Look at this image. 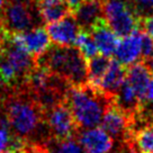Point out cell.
I'll return each instance as SVG.
<instances>
[{
    "mask_svg": "<svg viewBox=\"0 0 153 153\" xmlns=\"http://www.w3.org/2000/svg\"><path fill=\"white\" fill-rule=\"evenodd\" d=\"M108 153H110V152H108Z\"/></svg>",
    "mask_w": 153,
    "mask_h": 153,
    "instance_id": "cell-31",
    "label": "cell"
},
{
    "mask_svg": "<svg viewBox=\"0 0 153 153\" xmlns=\"http://www.w3.org/2000/svg\"><path fill=\"white\" fill-rule=\"evenodd\" d=\"M108 96L89 83L70 86L65 92V102L79 127L89 128L98 126L106 107L113 101Z\"/></svg>",
    "mask_w": 153,
    "mask_h": 153,
    "instance_id": "cell-2",
    "label": "cell"
},
{
    "mask_svg": "<svg viewBox=\"0 0 153 153\" xmlns=\"http://www.w3.org/2000/svg\"><path fill=\"white\" fill-rule=\"evenodd\" d=\"M35 0H5L0 11V35L10 36L42 25Z\"/></svg>",
    "mask_w": 153,
    "mask_h": 153,
    "instance_id": "cell-4",
    "label": "cell"
},
{
    "mask_svg": "<svg viewBox=\"0 0 153 153\" xmlns=\"http://www.w3.org/2000/svg\"><path fill=\"white\" fill-rule=\"evenodd\" d=\"M2 39H4V37L0 36V54H1V51H2Z\"/></svg>",
    "mask_w": 153,
    "mask_h": 153,
    "instance_id": "cell-28",
    "label": "cell"
},
{
    "mask_svg": "<svg viewBox=\"0 0 153 153\" xmlns=\"http://www.w3.org/2000/svg\"><path fill=\"white\" fill-rule=\"evenodd\" d=\"M10 38L13 39L14 43L23 48L25 51H27L35 60L42 56L52 46V41L43 25L35 26L23 33L10 35Z\"/></svg>",
    "mask_w": 153,
    "mask_h": 153,
    "instance_id": "cell-8",
    "label": "cell"
},
{
    "mask_svg": "<svg viewBox=\"0 0 153 153\" xmlns=\"http://www.w3.org/2000/svg\"><path fill=\"white\" fill-rule=\"evenodd\" d=\"M10 127L9 125L0 124V153H2L8 148L10 141Z\"/></svg>",
    "mask_w": 153,
    "mask_h": 153,
    "instance_id": "cell-23",
    "label": "cell"
},
{
    "mask_svg": "<svg viewBox=\"0 0 153 153\" xmlns=\"http://www.w3.org/2000/svg\"><path fill=\"white\" fill-rule=\"evenodd\" d=\"M126 80L136 92L141 104H143L148 87L152 81V74L148 64L139 61L131 64L129 69L126 71Z\"/></svg>",
    "mask_w": 153,
    "mask_h": 153,
    "instance_id": "cell-14",
    "label": "cell"
},
{
    "mask_svg": "<svg viewBox=\"0 0 153 153\" xmlns=\"http://www.w3.org/2000/svg\"><path fill=\"white\" fill-rule=\"evenodd\" d=\"M151 9H153V0H152V6H151Z\"/></svg>",
    "mask_w": 153,
    "mask_h": 153,
    "instance_id": "cell-30",
    "label": "cell"
},
{
    "mask_svg": "<svg viewBox=\"0 0 153 153\" xmlns=\"http://www.w3.org/2000/svg\"><path fill=\"white\" fill-rule=\"evenodd\" d=\"M132 120L133 118L116 105L113 98V101L106 107L100 124L102 128L113 139L120 142V141L131 140Z\"/></svg>",
    "mask_w": 153,
    "mask_h": 153,
    "instance_id": "cell-7",
    "label": "cell"
},
{
    "mask_svg": "<svg viewBox=\"0 0 153 153\" xmlns=\"http://www.w3.org/2000/svg\"><path fill=\"white\" fill-rule=\"evenodd\" d=\"M46 30L54 45L72 46L76 43L80 27L78 26L73 14L71 13L63 18L48 24Z\"/></svg>",
    "mask_w": 153,
    "mask_h": 153,
    "instance_id": "cell-10",
    "label": "cell"
},
{
    "mask_svg": "<svg viewBox=\"0 0 153 153\" xmlns=\"http://www.w3.org/2000/svg\"><path fill=\"white\" fill-rule=\"evenodd\" d=\"M44 120L52 139L65 140L76 137L79 131V126L76 125V120L65 100L45 110Z\"/></svg>",
    "mask_w": 153,
    "mask_h": 153,
    "instance_id": "cell-6",
    "label": "cell"
},
{
    "mask_svg": "<svg viewBox=\"0 0 153 153\" xmlns=\"http://www.w3.org/2000/svg\"><path fill=\"white\" fill-rule=\"evenodd\" d=\"M48 153H87L76 137L65 140L50 139L44 143Z\"/></svg>",
    "mask_w": 153,
    "mask_h": 153,
    "instance_id": "cell-20",
    "label": "cell"
},
{
    "mask_svg": "<svg viewBox=\"0 0 153 153\" xmlns=\"http://www.w3.org/2000/svg\"><path fill=\"white\" fill-rule=\"evenodd\" d=\"M87 83L98 89L99 83L110 64L109 56L95 55L87 60Z\"/></svg>",
    "mask_w": 153,
    "mask_h": 153,
    "instance_id": "cell-18",
    "label": "cell"
},
{
    "mask_svg": "<svg viewBox=\"0 0 153 153\" xmlns=\"http://www.w3.org/2000/svg\"><path fill=\"white\" fill-rule=\"evenodd\" d=\"M87 60L76 46L54 45L42 56L36 59V63L62 78L70 86L87 83Z\"/></svg>",
    "mask_w": 153,
    "mask_h": 153,
    "instance_id": "cell-3",
    "label": "cell"
},
{
    "mask_svg": "<svg viewBox=\"0 0 153 153\" xmlns=\"http://www.w3.org/2000/svg\"><path fill=\"white\" fill-rule=\"evenodd\" d=\"M38 15L43 24H50L71 14L72 9L65 0H35Z\"/></svg>",
    "mask_w": 153,
    "mask_h": 153,
    "instance_id": "cell-16",
    "label": "cell"
},
{
    "mask_svg": "<svg viewBox=\"0 0 153 153\" xmlns=\"http://www.w3.org/2000/svg\"><path fill=\"white\" fill-rule=\"evenodd\" d=\"M4 4H5V0H0V11H1V9H2Z\"/></svg>",
    "mask_w": 153,
    "mask_h": 153,
    "instance_id": "cell-29",
    "label": "cell"
},
{
    "mask_svg": "<svg viewBox=\"0 0 153 153\" xmlns=\"http://www.w3.org/2000/svg\"><path fill=\"white\" fill-rule=\"evenodd\" d=\"M2 153H22L20 151H17V150H13V149H9V150H5Z\"/></svg>",
    "mask_w": 153,
    "mask_h": 153,
    "instance_id": "cell-27",
    "label": "cell"
},
{
    "mask_svg": "<svg viewBox=\"0 0 153 153\" xmlns=\"http://www.w3.org/2000/svg\"><path fill=\"white\" fill-rule=\"evenodd\" d=\"M89 33L95 41L98 52L106 56H111L114 54L120 39L114 33V30L109 27V25L107 24L105 18L99 19L89 29Z\"/></svg>",
    "mask_w": 153,
    "mask_h": 153,
    "instance_id": "cell-12",
    "label": "cell"
},
{
    "mask_svg": "<svg viewBox=\"0 0 153 153\" xmlns=\"http://www.w3.org/2000/svg\"><path fill=\"white\" fill-rule=\"evenodd\" d=\"M82 0H65V2H67L68 5H69V7L71 8L72 10L76 8V6L79 5L80 2H81Z\"/></svg>",
    "mask_w": 153,
    "mask_h": 153,
    "instance_id": "cell-25",
    "label": "cell"
},
{
    "mask_svg": "<svg viewBox=\"0 0 153 153\" xmlns=\"http://www.w3.org/2000/svg\"><path fill=\"white\" fill-rule=\"evenodd\" d=\"M148 61L149 62L146 63V64H148L149 69H150V71H151V74H152V76H153V56L151 57V59H149Z\"/></svg>",
    "mask_w": 153,
    "mask_h": 153,
    "instance_id": "cell-26",
    "label": "cell"
},
{
    "mask_svg": "<svg viewBox=\"0 0 153 153\" xmlns=\"http://www.w3.org/2000/svg\"><path fill=\"white\" fill-rule=\"evenodd\" d=\"M105 0H82L72 10L73 17L80 29L88 30L99 20L104 18Z\"/></svg>",
    "mask_w": 153,
    "mask_h": 153,
    "instance_id": "cell-11",
    "label": "cell"
},
{
    "mask_svg": "<svg viewBox=\"0 0 153 153\" xmlns=\"http://www.w3.org/2000/svg\"><path fill=\"white\" fill-rule=\"evenodd\" d=\"M126 79V69L117 60H110V64L101 79L98 89L108 96H115Z\"/></svg>",
    "mask_w": 153,
    "mask_h": 153,
    "instance_id": "cell-15",
    "label": "cell"
},
{
    "mask_svg": "<svg viewBox=\"0 0 153 153\" xmlns=\"http://www.w3.org/2000/svg\"><path fill=\"white\" fill-rule=\"evenodd\" d=\"M76 139L87 153H108L114 148V139L102 127L94 126L78 131Z\"/></svg>",
    "mask_w": 153,
    "mask_h": 153,
    "instance_id": "cell-9",
    "label": "cell"
},
{
    "mask_svg": "<svg viewBox=\"0 0 153 153\" xmlns=\"http://www.w3.org/2000/svg\"><path fill=\"white\" fill-rule=\"evenodd\" d=\"M131 141L137 153H153V123H149L133 129Z\"/></svg>",
    "mask_w": 153,
    "mask_h": 153,
    "instance_id": "cell-19",
    "label": "cell"
},
{
    "mask_svg": "<svg viewBox=\"0 0 153 153\" xmlns=\"http://www.w3.org/2000/svg\"><path fill=\"white\" fill-rule=\"evenodd\" d=\"M140 27H142V28H143V32L149 34V35L153 38V15L145 16V17L141 16Z\"/></svg>",
    "mask_w": 153,
    "mask_h": 153,
    "instance_id": "cell-24",
    "label": "cell"
},
{
    "mask_svg": "<svg viewBox=\"0 0 153 153\" xmlns=\"http://www.w3.org/2000/svg\"><path fill=\"white\" fill-rule=\"evenodd\" d=\"M116 60L123 65H131L137 62L142 57L141 55V32L134 30L123 37L122 41H118V44L115 50Z\"/></svg>",
    "mask_w": 153,
    "mask_h": 153,
    "instance_id": "cell-13",
    "label": "cell"
},
{
    "mask_svg": "<svg viewBox=\"0 0 153 153\" xmlns=\"http://www.w3.org/2000/svg\"><path fill=\"white\" fill-rule=\"evenodd\" d=\"M104 18L118 37H124L140 27L141 15L136 6L126 0H105Z\"/></svg>",
    "mask_w": 153,
    "mask_h": 153,
    "instance_id": "cell-5",
    "label": "cell"
},
{
    "mask_svg": "<svg viewBox=\"0 0 153 153\" xmlns=\"http://www.w3.org/2000/svg\"><path fill=\"white\" fill-rule=\"evenodd\" d=\"M114 102L124 110L126 114L129 115L132 118L137 115L140 108L142 106L136 92L134 91V89L126 79L122 83V86L120 87L117 92L115 94Z\"/></svg>",
    "mask_w": 153,
    "mask_h": 153,
    "instance_id": "cell-17",
    "label": "cell"
},
{
    "mask_svg": "<svg viewBox=\"0 0 153 153\" xmlns=\"http://www.w3.org/2000/svg\"><path fill=\"white\" fill-rule=\"evenodd\" d=\"M74 45L86 60H89L92 56L97 55L98 53V50H97V46H96V43L91 34L85 29L79 30Z\"/></svg>",
    "mask_w": 153,
    "mask_h": 153,
    "instance_id": "cell-21",
    "label": "cell"
},
{
    "mask_svg": "<svg viewBox=\"0 0 153 153\" xmlns=\"http://www.w3.org/2000/svg\"><path fill=\"white\" fill-rule=\"evenodd\" d=\"M14 90V94L4 101L2 109L10 129L17 136L44 144L51 137V134L44 120L43 110L23 86Z\"/></svg>",
    "mask_w": 153,
    "mask_h": 153,
    "instance_id": "cell-1",
    "label": "cell"
},
{
    "mask_svg": "<svg viewBox=\"0 0 153 153\" xmlns=\"http://www.w3.org/2000/svg\"><path fill=\"white\" fill-rule=\"evenodd\" d=\"M141 55L145 60L153 56V38L145 32H141Z\"/></svg>",
    "mask_w": 153,
    "mask_h": 153,
    "instance_id": "cell-22",
    "label": "cell"
}]
</instances>
